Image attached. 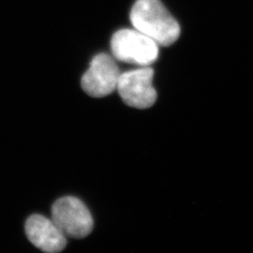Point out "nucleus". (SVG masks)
I'll use <instances>...</instances> for the list:
<instances>
[{"mask_svg":"<svg viewBox=\"0 0 253 253\" xmlns=\"http://www.w3.org/2000/svg\"><path fill=\"white\" fill-rule=\"evenodd\" d=\"M154 71L150 67L121 73L117 90L127 106L147 109L154 105L157 92L153 86Z\"/></svg>","mask_w":253,"mask_h":253,"instance_id":"4","label":"nucleus"},{"mask_svg":"<svg viewBox=\"0 0 253 253\" xmlns=\"http://www.w3.org/2000/svg\"><path fill=\"white\" fill-rule=\"evenodd\" d=\"M52 219L66 236L84 238L94 226L90 211L81 200L65 196L57 200L52 208Z\"/></svg>","mask_w":253,"mask_h":253,"instance_id":"3","label":"nucleus"},{"mask_svg":"<svg viewBox=\"0 0 253 253\" xmlns=\"http://www.w3.org/2000/svg\"><path fill=\"white\" fill-rule=\"evenodd\" d=\"M133 27L159 45L169 46L180 36V26L161 0H137L130 10Z\"/></svg>","mask_w":253,"mask_h":253,"instance_id":"1","label":"nucleus"},{"mask_svg":"<svg viewBox=\"0 0 253 253\" xmlns=\"http://www.w3.org/2000/svg\"><path fill=\"white\" fill-rule=\"evenodd\" d=\"M120 74L118 64L112 56L97 54L82 77V87L93 98L106 97L117 90Z\"/></svg>","mask_w":253,"mask_h":253,"instance_id":"5","label":"nucleus"},{"mask_svg":"<svg viewBox=\"0 0 253 253\" xmlns=\"http://www.w3.org/2000/svg\"><path fill=\"white\" fill-rule=\"evenodd\" d=\"M26 234L32 244L45 253H59L67 245L66 235L60 228L53 219L42 215H32L27 218Z\"/></svg>","mask_w":253,"mask_h":253,"instance_id":"6","label":"nucleus"},{"mask_svg":"<svg viewBox=\"0 0 253 253\" xmlns=\"http://www.w3.org/2000/svg\"><path fill=\"white\" fill-rule=\"evenodd\" d=\"M114 56L122 62L148 67L159 56V44L137 29H120L111 40Z\"/></svg>","mask_w":253,"mask_h":253,"instance_id":"2","label":"nucleus"}]
</instances>
